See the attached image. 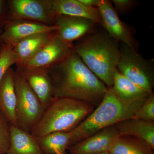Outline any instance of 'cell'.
<instances>
[{
  "label": "cell",
  "instance_id": "13",
  "mask_svg": "<svg viewBox=\"0 0 154 154\" xmlns=\"http://www.w3.org/2000/svg\"><path fill=\"white\" fill-rule=\"evenodd\" d=\"M119 135L115 125L105 128L69 148L71 154H95L108 151L111 143Z\"/></svg>",
  "mask_w": 154,
  "mask_h": 154
},
{
  "label": "cell",
  "instance_id": "14",
  "mask_svg": "<svg viewBox=\"0 0 154 154\" xmlns=\"http://www.w3.org/2000/svg\"><path fill=\"white\" fill-rule=\"evenodd\" d=\"M50 12L55 22L59 15L81 17L90 19L98 25H101V15L98 8L89 7L79 0H47Z\"/></svg>",
  "mask_w": 154,
  "mask_h": 154
},
{
  "label": "cell",
  "instance_id": "28",
  "mask_svg": "<svg viewBox=\"0 0 154 154\" xmlns=\"http://www.w3.org/2000/svg\"><path fill=\"white\" fill-rule=\"evenodd\" d=\"M2 32V28H0V51H1V49H2V47L3 44L2 41V37H1Z\"/></svg>",
  "mask_w": 154,
  "mask_h": 154
},
{
  "label": "cell",
  "instance_id": "24",
  "mask_svg": "<svg viewBox=\"0 0 154 154\" xmlns=\"http://www.w3.org/2000/svg\"><path fill=\"white\" fill-rule=\"evenodd\" d=\"M133 118L154 122V95L152 94L135 113Z\"/></svg>",
  "mask_w": 154,
  "mask_h": 154
},
{
  "label": "cell",
  "instance_id": "3",
  "mask_svg": "<svg viewBox=\"0 0 154 154\" xmlns=\"http://www.w3.org/2000/svg\"><path fill=\"white\" fill-rule=\"evenodd\" d=\"M146 99L126 100L117 96L112 87L108 88L96 109L69 131L70 146L105 128L133 118Z\"/></svg>",
  "mask_w": 154,
  "mask_h": 154
},
{
  "label": "cell",
  "instance_id": "21",
  "mask_svg": "<svg viewBox=\"0 0 154 154\" xmlns=\"http://www.w3.org/2000/svg\"><path fill=\"white\" fill-rule=\"evenodd\" d=\"M44 154H62L70 146V134L68 132H54L36 137Z\"/></svg>",
  "mask_w": 154,
  "mask_h": 154
},
{
  "label": "cell",
  "instance_id": "5",
  "mask_svg": "<svg viewBox=\"0 0 154 154\" xmlns=\"http://www.w3.org/2000/svg\"><path fill=\"white\" fill-rule=\"evenodd\" d=\"M14 77L17 96V126L31 133L44 113L45 108L24 78L16 70H14Z\"/></svg>",
  "mask_w": 154,
  "mask_h": 154
},
{
  "label": "cell",
  "instance_id": "25",
  "mask_svg": "<svg viewBox=\"0 0 154 154\" xmlns=\"http://www.w3.org/2000/svg\"><path fill=\"white\" fill-rule=\"evenodd\" d=\"M113 8L117 14H125L131 11L136 5L134 0H113Z\"/></svg>",
  "mask_w": 154,
  "mask_h": 154
},
{
  "label": "cell",
  "instance_id": "23",
  "mask_svg": "<svg viewBox=\"0 0 154 154\" xmlns=\"http://www.w3.org/2000/svg\"><path fill=\"white\" fill-rule=\"evenodd\" d=\"M11 123L0 109V154H6L10 144Z\"/></svg>",
  "mask_w": 154,
  "mask_h": 154
},
{
  "label": "cell",
  "instance_id": "8",
  "mask_svg": "<svg viewBox=\"0 0 154 154\" xmlns=\"http://www.w3.org/2000/svg\"><path fill=\"white\" fill-rule=\"evenodd\" d=\"M8 5L9 20L25 19L48 25H55L47 0H9Z\"/></svg>",
  "mask_w": 154,
  "mask_h": 154
},
{
  "label": "cell",
  "instance_id": "16",
  "mask_svg": "<svg viewBox=\"0 0 154 154\" xmlns=\"http://www.w3.org/2000/svg\"><path fill=\"white\" fill-rule=\"evenodd\" d=\"M14 72L12 68L9 69L0 82V109L11 124L17 126L16 115L17 96Z\"/></svg>",
  "mask_w": 154,
  "mask_h": 154
},
{
  "label": "cell",
  "instance_id": "11",
  "mask_svg": "<svg viewBox=\"0 0 154 154\" xmlns=\"http://www.w3.org/2000/svg\"><path fill=\"white\" fill-rule=\"evenodd\" d=\"M55 25L58 28V37L68 43H73L74 41L94 31L98 25L86 18L63 15L56 17Z\"/></svg>",
  "mask_w": 154,
  "mask_h": 154
},
{
  "label": "cell",
  "instance_id": "18",
  "mask_svg": "<svg viewBox=\"0 0 154 154\" xmlns=\"http://www.w3.org/2000/svg\"><path fill=\"white\" fill-rule=\"evenodd\" d=\"M119 135L138 138L154 149V122L133 118L120 122L115 125Z\"/></svg>",
  "mask_w": 154,
  "mask_h": 154
},
{
  "label": "cell",
  "instance_id": "30",
  "mask_svg": "<svg viewBox=\"0 0 154 154\" xmlns=\"http://www.w3.org/2000/svg\"><path fill=\"white\" fill-rule=\"evenodd\" d=\"M62 154H66V153H64Z\"/></svg>",
  "mask_w": 154,
  "mask_h": 154
},
{
  "label": "cell",
  "instance_id": "12",
  "mask_svg": "<svg viewBox=\"0 0 154 154\" xmlns=\"http://www.w3.org/2000/svg\"><path fill=\"white\" fill-rule=\"evenodd\" d=\"M16 70L22 75L46 109L53 98L52 80L47 69L21 67Z\"/></svg>",
  "mask_w": 154,
  "mask_h": 154
},
{
  "label": "cell",
  "instance_id": "6",
  "mask_svg": "<svg viewBox=\"0 0 154 154\" xmlns=\"http://www.w3.org/2000/svg\"><path fill=\"white\" fill-rule=\"evenodd\" d=\"M120 57L116 69L131 82L149 94L154 86V60L143 57L138 51L119 44Z\"/></svg>",
  "mask_w": 154,
  "mask_h": 154
},
{
  "label": "cell",
  "instance_id": "7",
  "mask_svg": "<svg viewBox=\"0 0 154 154\" xmlns=\"http://www.w3.org/2000/svg\"><path fill=\"white\" fill-rule=\"evenodd\" d=\"M98 8L101 15V26L111 38L138 51L139 43L134 29L120 20L111 1L101 0Z\"/></svg>",
  "mask_w": 154,
  "mask_h": 154
},
{
  "label": "cell",
  "instance_id": "2",
  "mask_svg": "<svg viewBox=\"0 0 154 154\" xmlns=\"http://www.w3.org/2000/svg\"><path fill=\"white\" fill-rule=\"evenodd\" d=\"M120 43L104 30L96 28L73 44L75 52L84 63L107 86L113 85V72L120 57Z\"/></svg>",
  "mask_w": 154,
  "mask_h": 154
},
{
  "label": "cell",
  "instance_id": "22",
  "mask_svg": "<svg viewBox=\"0 0 154 154\" xmlns=\"http://www.w3.org/2000/svg\"><path fill=\"white\" fill-rule=\"evenodd\" d=\"M18 58L13 48L4 44L0 51V82L9 69L17 63Z\"/></svg>",
  "mask_w": 154,
  "mask_h": 154
},
{
  "label": "cell",
  "instance_id": "9",
  "mask_svg": "<svg viewBox=\"0 0 154 154\" xmlns=\"http://www.w3.org/2000/svg\"><path fill=\"white\" fill-rule=\"evenodd\" d=\"M57 28L56 25H48L31 20H10L3 27L1 37L3 44L13 48L28 36L36 33L54 32Z\"/></svg>",
  "mask_w": 154,
  "mask_h": 154
},
{
  "label": "cell",
  "instance_id": "17",
  "mask_svg": "<svg viewBox=\"0 0 154 154\" xmlns=\"http://www.w3.org/2000/svg\"><path fill=\"white\" fill-rule=\"evenodd\" d=\"M6 154H44L36 137L11 125L10 144Z\"/></svg>",
  "mask_w": 154,
  "mask_h": 154
},
{
  "label": "cell",
  "instance_id": "4",
  "mask_svg": "<svg viewBox=\"0 0 154 154\" xmlns=\"http://www.w3.org/2000/svg\"><path fill=\"white\" fill-rule=\"evenodd\" d=\"M94 107L84 101L66 97L53 98L31 133L36 137L54 132H68L90 115Z\"/></svg>",
  "mask_w": 154,
  "mask_h": 154
},
{
  "label": "cell",
  "instance_id": "20",
  "mask_svg": "<svg viewBox=\"0 0 154 154\" xmlns=\"http://www.w3.org/2000/svg\"><path fill=\"white\" fill-rule=\"evenodd\" d=\"M116 94L122 99L128 100L146 99L151 94L131 82L116 69L113 72L112 87Z\"/></svg>",
  "mask_w": 154,
  "mask_h": 154
},
{
  "label": "cell",
  "instance_id": "1",
  "mask_svg": "<svg viewBox=\"0 0 154 154\" xmlns=\"http://www.w3.org/2000/svg\"><path fill=\"white\" fill-rule=\"evenodd\" d=\"M47 69L53 84V97L84 101L97 107L108 88L84 63L74 50Z\"/></svg>",
  "mask_w": 154,
  "mask_h": 154
},
{
  "label": "cell",
  "instance_id": "19",
  "mask_svg": "<svg viewBox=\"0 0 154 154\" xmlns=\"http://www.w3.org/2000/svg\"><path fill=\"white\" fill-rule=\"evenodd\" d=\"M153 150L138 138L119 135L111 143L108 151L110 154H154Z\"/></svg>",
  "mask_w": 154,
  "mask_h": 154
},
{
  "label": "cell",
  "instance_id": "10",
  "mask_svg": "<svg viewBox=\"0 0 154 154\" xmlns=\"http://www.w3.org/2000/svg\"><path fill=\"white\" fill-rule=\"evenodd\" d=\"M73 50V43L64 42L56 34L52 40L36 55L19 68L47 69L63 60Z\"/></svg>",
  "mask_w": 154,
  "mask_h": 154
},
{
  "label": "cell",
  "instance_id": "27",
  "mask_svg": "<svg viewBox=\"0 0 154 154\" xmlns=\"http://www.w3.org/2000/svg\"><path fill=\"white\" fill-rule=\"evenodd\" d=\"M79 1L88 7L98 8L101 0H79Z\"/></svg>",
  "mask_w": 154,
  "mask_h": 154
},
{
  "label": "cell",
  "instance_id": "26",
  "mask_svg": "<svg viewBox=\"0 0 154 154\" xmlns=\"http://www.w3.org/2000/svg\"><path fill=\"white\" fill-rule=\"evenodd\" d=\"M9 20L8 1L0 0V28H3Z\"/></svg>",
  "mask_w": 154,
  "mask_h": 154
},
{
  "label": "cell",
  "instance_id": "29",
  "mask_svg": "<svg viewBox=\"0 0 154 154\" xmlns=\"http://www.w3.org/2000/svg\"><path fill=\"white\" fill-rule=\"evenodd\" d=\"M95 154H110L108 151L103 152Z\"/></svg>",
  "mask_w": 154,
  "mask_h": 154
},
{
  "label": "cell",
  "instance_id": "15",
  "mask_svg": "<svg viewBox=\"0 0 154 154\" xmlns=\"http://www.w3.org/2000/svg\"><path fill=\"white\" fill-rule=\"evenodd\" d=\"M56 34V31L33 34L19 42L13 50L18 58L17 68L22 66L49 43Z\"/></svg>",
  "mask_w": 154,
  "mask_h": 154
}]
</instances>
